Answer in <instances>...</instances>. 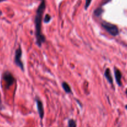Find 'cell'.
<instances>
[{
  "instance_id": "8fae6325",
  "label": "cell",
  "mask_w": 127,
  "mask_h": 127,
  "mask_svg": "<svg viewBox=\"0 0 127 127\" xmlns=\"http://www.w3.org/2000/svg\"><path fill=\"white\" fill-rule=\"evenodd\" d=\"M51 20V16L49 14H46L44 17V22L45 23H49L50 21Z\"/></svg>"
},
{
  "instance_id": "3957f363",
  "label": "cell",
  "mask_w": 127,
  "mask_h": 127,
  "mask_svg": "<svg viewBox=\"0 0 127 127\" xmlns=\"http://www.w3.org/2000/svg\"><path fill=\"white\" fill-rule=\"evenodd\" d=\"M2 78H3V80L6 82L7 89H9L11 85H13L14 81H15V79H14V76L9 71L4 72L3 74V75H2Z\"/></svg>"
},
{
  "instance_id": "e0dca14e",
  "label": "cell",
  "mask_w": 127,
  "mask_h": 127,
  "mask_svg": "<svg viewBox=\"0 0 127 127\" xmlns=\"http://www.w3.org/2000/svg\"><path fill=\"white\" fill-rule=\"evenodd\" d=\"M126 107V109L127 110V105H126V107Z\"/></svg>"
},
{
  "instance_id": "5bb4252c",
  "label": "cell",
  "mask_w": 127,
  "mask_h": 127,
  "mask_svg": "<svg viewBox=\"0 0 127 127\" xmlns=\"http://www.w3.org/2000/svg\"><path fill=\"white\" fill-rule=\"evenodd\" d=\"M2 105V102H1V94H0V106Z\"/></svg>"
},
{
  "instance_id": "8992f818",
  "label": "cell",
  "mask_w": 127,
  "mask_h": 127,
  "mask_svg": "<svg viewBox=\"0 0 127 127\" xmlns=\"http://www.w3.org/2000/svg\"><path fill=\"white\" fill-rule=\"evenodd\" d=\"M114 74H115V77L116 81H117V84H118L119 86L122 85V73H121L120 70L118 69H117V67H115L114 69Z\"/></svg>"
},
{
  "instance_id": "7a4b0ae2",
  "label": "cell",
  "mask_w": 127,
  "mask_h": 127,
  "mask_svg": "<svg viewBox=\"0 0 127 127\" xmlns=\"http://www.w3.org/2000/svg\"><path fill=\"white\" fill-rule=\"evenodd\" d=\"M102 26L108 32V33L110 35H112V36H116L119 33V31H118V28L115 24L108 23V22L103 21L102 23Z\"/></svg>"
},
{
  "instance_id": "2e32d148",
  "label": "cell",
  "mask_w": 127,
  "mask_h": 127,
  "mask_svg": "<svg viewBox=\"0 0 127 127\" xmlns=\"http://www.w3.org/2000/svg\"><path fill=\"white\" fill-rule=\"evenodd\" d=\"M4 1H6V0H0V2H3Z\"/></svg>"
},
{
  "instance_id": "5b68a950",
  "label": "cell",
  "mask_w": 127,
  "mask_h": 127,
  "mask_svg": "<svg viewBox=\"0 0 127 127\" xmlns=\"http://www.w3.org/2000/svg\"><path fill=\"white\" fill-rule=\"evenodd\" d=\"M36 103H37V108L38 111L39 115L41 119H42L44 115V107L42 102L40 100L39 98L36 99Z\"/></svg>"
},
{
  "instance_id": "6da1fadb",
  "label": "cell",
  "mask_w": 127,
  "mask_h": 127,
  "mask_svg": "<svg viewBox=\"0 0 127 127\" xmlns=\"http://www.w3.org/2000/svg\"><path fill=\"white\" fill-rule=\"evenodd\" d=\"M46 9V3L45 1L43 0L40 4L39 6L37 8L36 12V16L34 19L35 28H36V43L39 47H41L42 44L46 41V37L44 35L42 34L41 27H42V21L43 17L44 12Z\"/></svg>"
},
{
  "instance_id": "4fadbf2b",
  "label": "cell",
  "mask_w": 127,
  "mask_h": 127,
  "mask_svg": "<svg viewBox=\"0 0 127 127\" xmlns=\"http://www.w3.org/2000/svg\"><path fill=\"white\" fill-rule=\"evenodd\" d=\"M110 1H111V0H103V3H104V4H105V3L109 2Z\"/></svg>"
},
{
  "instance_id": "9a60e30c",
  "label": "cell",
  "mask_w": 127,
  "mask_h": 127,
  "mask_svg": "<svg viewBox=\"0 0 127 127\" xmlns=\"http://www.w3.org/2000/svg\"><path fill=\"white\" fill-rule=\"evenodd\" d=\"M1 15H2V11H1V9H0V16H1Z\"/></svg>"
},
{
  "instance_id": "30bf717a",
  "label": "cell",
  "mask_w": 127,
  "mask_h": 127,
  "mask_svg": "<svg viewBox=\"0 0 127 127\" xmlns=\"http://www.w3.org/2000/svg\"><path fill=\"white\" fill-rule=\"evenodd\" d=\"M68 127H77V123L74 120L70 119L68 122Z\"/></svg>"
},
{
  "instance_id": "9c48e42d",
  "label": "cell",
  "mask_w": 127,
  "mask_h": 127,
  "mask_svg": "<svg viewBox=\"0 0 127 127\" xmlns=\"http://www.w3.org/2000/svg\"><path fill=\"white\" fill-rule=\"evenodd\" d=\"M103 11L102 8H97V9H95V11H94V15L97 17L100 16L102 14Z\"/></svg>"
},
{
  "instance_id": "ba28073f",
  "label": "cell",
  "mask_w": 127,
  "mask_h": 127,
  "mask_svg": "<svg viewBox=\"0 0 127 127\" xmlns=\"http://www.w3.org/2000/svg\"><path fill=\"white\" fill-rule=\"evenodd\" d=\"M62 86L63 89L64 90V91L67 94H70V93H72V90H71V88H70V85L67 84L65 82H62Z\"/></svg>"
},
{
  "instance_id": "ac0fdd59",
  "label": "cell",
  "mask_w": 127,
  "mask_h": 127,
  "mask_svg": "<svg viewBox=\"0 0 127 127\" xmlns=\"http://www.w3.org/2000/svg\"><path fill=\"white\" fill-rule=\"evenodd\" d=\"M126 94H127V90H126Z\"/></svg>"
},
{
  "instance_id": "7c38bea8",
  "label": "cell",
  "mask_w": 127,
  "mask_h": 127,
  "mask_svg": "<svg viewBox=\"0 0 127 127\" xmlns=\"http://www.w3.org/2000/svg\"><path fill=\"white\" fill-rule=\"evenodd\" d=\"M86 2H85V9H87L88 7L90 6V3H91L92 0H85Z\"/></svg>"
},
{
  "instance_id": "52a82bcc",
  "label": "cell",
  "mask_w": 127,
  "mask_h": 127,
  "mask_svg": "<svg viewBox=\"0 0 127 127\" xmlns=\"http://www.w3.org/2000/svg\"><path fill=\"white\" fill-rule=\"evenodd\" d=\"M104 75L110 84H113V78H112L110 70L109 68H107V69H106L105 71L104 72Z\"/></svg>"
},
{
  "instance_id": "277c9868",
  "label": "cell",
  "mask_w": 127,
  "mask_h": 127,
  "mask_svg": "<svg viewBox=\"0 0 127 127\" xmlns=\"http://www.w3.org/2000/svg\"><path fill=\"white\" fill-rule=\"evenodd\" d=\"M22 56V50L21 47H19L15 52L14 56V63L17 66L19 67L22 70H24V64L21 61Z\"/></svg>"
}]
</instances>
